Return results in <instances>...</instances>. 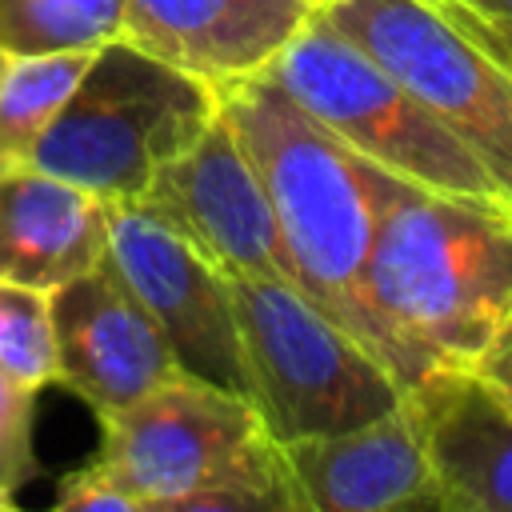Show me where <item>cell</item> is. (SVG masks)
Here are the masks:
<instances>
[{"mask_svg": "<svg viewBox=\"0 0 512 512\" xmlns=\"http://www.w3.org/2000/svg\"><path fill=\"white\" fill-rule=\"evenodd\" d=\"M12 504H16V496H8V492H4V488H0V512H8V508H12Z\"/></svg>", "mask_w": 512, "mask_h": 512, "instance_id": "22", "label": "cell"}, {"mask_svg": "<svg viewBox=\"0 0 512 512\" xmlns=\"http://www.w3.org/2000/svg\"><path fill=\"white\" fill-rule=\"evenodd\" d=\"M4 64H8V52H4V48H0V72H4Z\"/></svg>", "mask_w": 512, "mask_h": 512, "instance_id": "23", "label": "cell"}, {"mask_svg": "<svg viewBox=\"0 0 512 512\" xmlns=\"http://www.w3.org/2000/svg\"><path fill=\"white\" fill-rule=\"evenodd\" d=\"M368 288L432 368H468L512 312V208L396 180L384 196Z\"/></svg>", "mask_w": 512, "mask_h": 512, "instance_id": "3", "label": "cell"}, {"mask_svg": "<svg viewBox=\"0 0 512 512\" xmlns=\"http://www.w3.org/2000/svg\"><path fill=\"white\" fill-rule=\"evenodd\" d=\"M52 328L56 384L96 416L128 408L180 372L156 320L104 260L52 292Z\"/></svg>", "mask_w": 512, "mask_h": 512, "instance_id": "10", "label": "cell"}, {"mask_svg": "<svg viewBox=\"0 0 512 512\" xmlns=\"http://www.w3.org/2000/svg\"><path fill=\"white\" fill-rule=\"evenodd\" d=\"M300 512H444L412 404L324 436L284 440Z\"/></svg>", "mask_w": 512, "mask_h": 512, "instance_id": "11", "label": "cell"}, {"mask_svg": "<svg viewBox=\"0 0 512 512\" xmlns=\"http://www.w3.org/2000/svg\"><path fill=\"white\" fill-rule=\"evenodd\" d=\"M316 124L392 176L468 200H500L484 164L368 52L312 16L260 72Z\"/></svg>", "mask_w": 512, "mask_h": 512, "instance_id": "5", "label": "cell"}, {"mask_svg": "<svg viewBox=\"0 0 512 512\" xmlns=\"http://www.w3.org/2000/svg\"><path fill=\"white\" fill-rule=\"evenodd\" d=\"M468 372L500 400L512 408V312L500 320V328L488 336V344L476 352V360L468 364Z\"/></svg>", "mask_w": 512, "mask_h": 512, "instance_id": "20", "label": "cell"}, {"mask_svg": "<svg viewBox=\"0 0 512 512\" xmlns=\"http://www.w3.org/2000/svg\"><path fill=\"white\" fill-rule=\"evenodd\" d=\"M320 4L324 0H128L120 36L224 88L264 72Z\"/></svg>", "mask_w": 512, "mask_h": 512, "instance_id": "12", "label": "cell"}, {"mask_svg": "<svg viewBox=\"0 0 512 512\" xmlns=\"http://www.w3.org/2000/svg\"><path fill=\"white\" fill-rule=\"evenodd\" d=\"M32 404L36 392L0 368V488L8 496H16L40 472L32 448Z\"/></svg>", "mask_w": 512, "mask_h": 512, "instance_id": "18", "label": "cell"}, {"mask_svg": "<svg viewBox=\"0 0 512 512\" xmlns=\"http://www.w3.org/2000/svg\"><path fill=\"white\" fill-rule=\"evenodd\" d=\"M92 52L8 56L0 72V176L28 168Z\"/></svg>", "mask_w": 512, "mask_h": 512, "instance_id": "15", "label": "cell"}, {"mask_svg": "<svg viewBox=\"0 0 512 512\" xmlns=\"http://www.w3.org/2000/svg\"><path fill=\"white\" fill-rule=\"evenodd\" d=\"M104 264L140 300L184 376L252 400L228 276L140 204H112Z\"/></svg>", "mask_w": 512, "mask_h": 512, "instance_id": "8", "label": "cell"}, {"mask_svg": "<svg viewBox=\"0 0 512 512\" xmlns=\"http://www.w3.org/2000/svg\"><path fill=\"white\" fill-rule=\"evenodd\" d=\"M444 512H512V408L468 368H440L408 392Z\"/></svg>", "mask_w": 512, "mask_h": 512, "instance_id": "13", "label": "cell"}, {"mask_svg": "<svg viewBox=\"0 0 512 512\" xmlns=\"http://www.w3.org/2000/svg\"><path fill=\"white\" fill-rule=\"evenodd\" d=\"M252 404L284 440L344 432L408 400L400 380L300 288L268 276H228Z\"/></svg>", "mask_w": 512, "mask_h": 512, "instance_id": "6", "label": "cell"}, {"mask_svg": "<svg viewBox=\"0 0 512 512\" xmlns=\"http://www.w3.org/2000/svg\"><path fill=\"white\" fill-rule=\"evenodd\" d=\"M216 112L220 92L208 80L128 36H112L84 64L32 168L80 184L108 204H136L152 176L188 152Z\"/></svg>", "mask_w": 512, "mask_h": 512, "instance_id": "4", "label": "cell"}, {"mask_svg": "<svg viewBox=\"0 0 512 512\" xmlns=\"http://www.w3.org/2000/svg\"><path fill=\"white\" fill-rule=\"evenodd\" d=\"M316 16L464 140L512 208V72L428 0H324Z\"/></svg>", "mask_w": 512, "mask_h": 512, "instance_id": "7", "label": "cell"}, {"mask_svg": "<svg viewBox=\"0 0 512 512\" xmlns=\"http://www.w3.org/2000/svg\"><path fill=\"white\" fill-rule=\"evenodd\" d=\"M216 92L272 200L296 288L412 392L432 368L384 320L368 288L380 208L400 176L356 156L260 72Z\"/></svg>", "mask_w": 512, "mask_h": 512, "instance_id": "1", "label": "cell"}, {"mask_svg": "<svg viewBox=\"0 0 512 512\" xmlns=\"http://www.w3.org/2000/svg\"><path fill=\"white\" fill-rule=\"evenodd\" d=\"M0 368L32 392L56 384L52 292L0 280Z\"/></svg>", "mask_w": 512, "mask_h": 512, "instance_id": "17", "label": "cell"}, {"mask_svg": "<svg viewBox=\"0 0 512 512\" xmlns=\"http://www.w3.org/2000/svg\"><path fill=\"white\" fill-rule=\"evenodd\" d=\"M96 420L100 448L80 468L132 512H300L284 448L240 392L176 372Z\"/></svg>", "mask_w": 512, "mask_h": 512, "instance_id": "2", "label": "cell"}, {"mask_svg": "<svg viewBox=\"0 0 512 512\" xmlns=\"http://www.w3.org/2000/svg\"><path fill=\"white\" fill-rule=\"evenodd\" d=\"M448 24H456L476 48H484L504 72H512V24L504 20H492V16H480L472 8H464L460 0H428Z\"/></svg>", "mask_w": 512, "mask_h": 512, "instance_id": "19", "label": "cell"}, {"mask_svg": "<svg viewBox=\"0 0 512 512\" xmlns=\"http://www.w3.org/2000/svg\"><path fill=\"white\" fill-rule=\"evenodd\" d=\"M136 204L180 232L224 276H268L296 288L272 200L224 112L152 176Z\"/></svg>", "mask_w": 512, "mask_h": 512, "instance_id": "9", "label": "cell"}, {"mask_svg": "<svg viewBox=\"0 0 512 512\" xmlns=\"http://www.w3.org/2000/svg\"><path fill=\"white\" fill-rule=\"evenodd\" d=\"M112 204L40 168L0 176V280L56 292L108 252Z\"/></svg>", "mask_w": 512, "mask_h": 512, "instance_id": "14", "label": "cell"}, {"mask_svg": "<svg viewBox=\"0 0 512 512\" xmlns=\"http://www.w3.org/2000/svg\"><path fill=\"white\" fill-rule=\"evenodd\" d=\"M464 8L480 12V16H492V20H504L512 24V0H460Z\"/></svg>", "mask_w": 512, "mask_h": 512, "instance_id": "21", "label": "cell"}, {"mask_svg": "<svg viewBox=\"0 0 512 512\" xmlns=\"http://www.w3.org/2000/svg\"><path fill=\"white\" fill-rule=\"evenodd\" d=\"M128 0H0V48L8 56L96 52L124 32Z\"/></svg>", "mask_w": 512, "mask_h": 512, "instance_id": "16", "label": "cell"}]
</instances>
